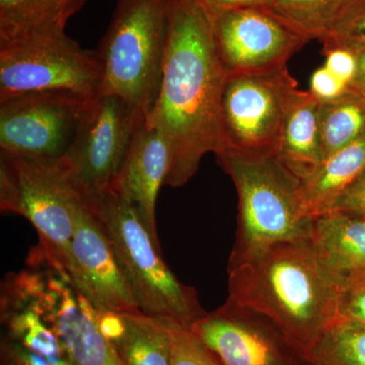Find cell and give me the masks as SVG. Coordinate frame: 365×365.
Returning a JSON list of instances; mask_svg holds the SVG:
<instances>
[{"label": "cell", "mask_w": 365, "mask_h": 365, "mask_svg": "<svg viewBox=\"0 0 365 365\" xmlns=\"http://www.w3.org/2000/svg\"><path fill=\"white\" fill-rule=\"evenodd\" d=\"M212 16L216 47L227 76L287 67L309 42L265 7L230 9Z\"/></svg>", "instance_id": "obj_12"}, {"label": "cell", "mask_w": 365, "mask_h": 365, "mask_svg": "<svg viewBox=\"0 0 365 365\" xmlns=\"http://www.w3.org/2000/svg\"><path fill=\"white\" fill-rule=\"evenodd\" d=\"M189 329L222 365H307L267 318L230 300Z\"/></svg>", "instance_id": "obj_13"}, {"label": "cell", "mask_w": 365, "mask_h": 365, "mask_svg": "<svg viewBox=\"0 0 365 365\" xmlns=\"http://www.w3.org/2000/svg\"><path fill=\"white\" fill-rule=\"evenodd\" d=\"M102 83L97 50L85 49L66 33L0 45V101L52 91L93 98Z\"/></svg>", "instance_id": "obj_9"}, {"label": "cell", "mask_w": 365, "mask_h": 365, "mask_svg": "<svg viewBox=\"0 0 365 365\" xmlns=\"http://www.w3.org/2000/svg\"><path fill=\"white\" fill-rule=\"evenodd\" d=\"M299 88L287 67L227 76L222 98L225 150L276 155Z\"/></svg>", "instance_id": "obj_10"}, {"label": "cell", "mask_w": 365, "mask_h": 365, "mask_svg": "<svg viewBox=\"0 0 365 365\" xmlns=\"http://www.w3.org/2000/svg\"><path fill=\"white\" fill-rule=\"evenodd\" d=\"M353 0H273L265 9L307 39L330 32Z\"/></svg>", "instance_id": "obj_22"}, {"label": "cell", "mask_w": 365, "mask_h": 365, "mask_svg": "<svg viewBox=\"0 0 365 365\" xmlns=\"http://www.w3.org/2000/svg\"><path fill=\"white\" fill-rule=\"evenodd\" d=\"M173 0H117L97 49L100 95L113 93L146 117L157 104L169 40Z\"/></svg>", "instance_id": "obj_5"}, {"label": "cell", "mask_w": 365, "mask_h": 365, "mask_svg": "<svg viewBox=\"0 0 365 365\" xmlns=\"http://www.w3.org/2000/svg\"><path fill=\"white\" fill-rule=\"evenodd\" d=\"M111 242L137 306L153 318L190 328L206 312L193 287L178 279L160 247L119 192L112 189L90 204Z\"/></svg>", "instance_id": "obj_4"}, {"label": "cell", "mask_w": 365, "mask_h": 365, "mask_svg": "<svg viewBox=\"0 0 365 365\" xmlns=\"http://www.w3.org/2000/svg\"><path fill=\"white\" fill-rule=\"evenodd\" d=\"M170 150L157 127L144 121L137 131L114 190L135 209L137 215L160 246L157 230V200L170 170Z\"/></svg>", "instance_id": "obj_15"}, {"label": "cell", "mask_w": 365, "mask_h": 365, "mask_svg": "<svg viewBox=\"0 0 365 365\" xmlns=\"http://www.w3.org/2000/svg\"><path fill=\"white\" fill-rule=\"evenodd\" d=\"M91 100L52 91L0 101V151L58 165L71 148Z\"/></svg>", "instance_id": "obj_11"}, {"label": "cell", "mask_w": 365, "mask_h": 365, "mask_svg": "<svg viewBox=\"0 0 365 365\" xmlns=\"http://www.w3.org/2000/svg\"><path fill=\"white\" fill-rule=\"evenodd\" d=\"M337 322L365 327V279L341 292Z\"/></svg>", "instance_id": "obj_26"}, {"label": "cell", "mask_w": 365, "mask_h": 365, "mask_svg": "<svg viewBox=\"0 0 365 365\" xmlns=\"http://www.w3.org/2000/svg\"><path fill=\"white\" fill-rule=\"evenodd\" d=\"M340 292L307 241L281 242L228 263V299L267 318L304 359L337 322Z\"/></svg>", "instance_id": "obj_2"}, {"label": "cell", "mask_w": 365, "mask_h": 365, "mask_svg": "<svg viewBox=\"0 0 365 365\" xmlns=\"http://www.w3.org/2000/svg\"><path fill=\"white\" fill-rule=\"evenodd\" d=\"M239 198V227L230 254L235 263L281 244L309 239L300 181L274 153L225 150L215 155Z\"/></svg>", "instance_id": "obj_3"}, {"label": "cell", "mask_w": 365, "mask_h": 365, "mask_svg": "<svg viewBox=\"0 0 365 365\" xmlns=\"http://www.w3.org/2000/svg\"><path fill=\"white\" fill-rule=\"evenodd\" d=\"M307 365H365V327L336 322L306 356Z\"/></svg>", "instance_id": "obj_23"}, {"label": "cell", "mask_w": 365, "mask_h": 365, "mask_svg": "<svg viewBox=\"0 0 365 365\" xmlns=\"http://www.w3.org/2000/svg\"><path fill=\"white\" fill-rule=\"evenodd\" d=\"M83 201L58 165L0 151V209L32 223L41 246L69 272L76 215Z\"/></svg>", "instance_id": "obj_8"}, {"label": "cell", "mask_w": 365, "mask_h": 365, "mask_svg": "<svg viewBox=\"0 0 365 365\" xmlns=\"http://www.w3.org/2000/svg\"><path fill=\"white\" fill-rule=\"evenodd\" d=\"M365 170V135L326 158L311 176L300 182L309 217L332 210L336 201Z\"/></svg>", "instance_id": "obj_20"}, {"label": "cell", "mask_w": 365, "mask_h": 365, "mask_svg": "<svg viewBox=\"0 0 365 365\" xmlns=\"http://www.w3.org/2000/svg\"><path fill=\"white\" fill-rule=\"evenodd\" d=\"M146 120L124 98H93L59 169L88 204L114 189L137 131Z\"/></svg>", "instance_id": "obj_7"}, {"label": "cell", "mask_w": 365, "mask_h": 365, "mask_svg": "<svg viewBox=\"0 0 365 365\" xmlns=\"http://www.w3.org/2000/svg\"><path fill=\"white\" fill-rule=\"evenodd\" d=\"M170 365H222L189 328L168 322Z\"/></svg>", "instance_id": "obj_25"}, {"label": "cell", "mask_w": 365, "mask_h": 365, "mask_svg": "<svg viewBox=\"0 0 365 365\" xmlns=\"http://www.w3.org/2000/svg\"><path fill=\"white\" fill-rule=\"evenodd\" d=\"M16 273L74 365H122L101 328L100 312L61 261L38 244Z\"/></svg>", "instance_id": "obj_6"}, {"label": "cell", "mask_w": 365, "mask_h": 365, "mask_svg": "<svg viewBox=\"0 0 365 365\" xmlns=\"http://www.w3.org/2000/svg\"><path fill=\"white\" fill-rule=\"evenodd\" d=\"M86 0H0V45L66 33Z\"/></svg>", "instance_id": "obj_19"}, {"label": "cell", "mask_w": 365, "mask_h": 365, "mask_svg": "<svg viewBox=\"0 0 365 365\" xmlns=\"http://www.w3.org/2000/svg\"><path fill=\"white\" fill-rule=\"evenodd\" d=\"M319 121L326 158L365 135V96L348 88L339 98L319 103Z\"/></svg>", "instance_id": "obj_21"}, {"label": "cell", "mask_w": 365, "mask_h": 365, "mask_svg": "<svg viewBox=\"0 0 365 365\" xmlns=\"http://www.w3.org/2000/svg\"><path fill=\"white\" fill-rule=\"evenodd\" d=\"M331 211L365 218V170L343 192Z\"/></svg>", "instance_id": "obj_29"}, {"label": "cell", "mask_w": 365, "mask_h": 365, "mask_svg": "<svg viewBox=\"0 0 365 365\" xmlns=\"http://www.w3.org/2000/svg\"><path fill=\"white\" fill-rule=\"evenodd\" d=\"M227 78L212 14L201 0H173L160 93L146 117L170 145L168 186H184L206 153L225 150L222 98Z\"/></svg>", "instance_id": "obj_1"}, {"label": "cell", "mask_w": 365, "mask_h": 365, "mask_svg": "<svg viewBox=\"0 0 365 365\" xmlns=\"http://www.w3.org/2000/svg\"><path fill=\"white\" fill-rule=\"evenodd\" d=\"M101 328L122 365H170L167 321L141 311L100 313Z\"/></svg>", "instance_id": "obj_17"}, {"label": "cell", "mask_w": 365, "mask_h": 365, "mask_svg": "<svg viewBox=\"0 0 365 365\" xmlns=\"http://www.w3.org/2000/svg\"><path fill=\"white\" fill-rule=\"evenodd\" d=\"M324 49L339 47L354 53L365 51V0H353L321 40Z\"/></svg>", "instance_id": "obj_24"}, {"label": "cell", "mask_w": 365, "mask_h": 365, "mask_svg": "<svg viewBox=\"0 0 365 365\" xmlns=\"http://www.w3.org/2000/svg\"><path fill=\"white\" fill-rule=\"evenodd\" d=\"M357 72L349 88L365 96V51L357 53Z\"/></svg>", "instance_id": "obj_31"}, {"label": "cell", "mask_w": 365, "mask_h": 365, "mask_svg": "<svg viewBox=\"0 0 365 365\" xmlns=\"http://www.w3.org/2000/svg\"><path fill=\"white\" fill-rule=\"evenodd\" d=\"M211 14L246 7H267L273 0H201Z\"/></svg>", "instance_id": "obj_30"}, {"label": "cell", "mask_w": 365, "mask_h": 365, "mask_svg": "<svg viewBox=\"0 0 365 365\" xmlns=\"http://www.w3.org/2000/svg\"><path fill=\"white\" fill-rule=\"evenodd\" d=\"M322 272L342 292L365 279V218L331 211L313 217L307 239Z\"/></svg>", "instance_id": "obj_16"}, {"label": "cell", "mask_w": 365, "mask_h": 365, "mask_svg": "<svg viewBox=\"0 0 365 365\" xmlns=\"http://www.w3.org/2000/svg\"><path fill=\"white\" fill-rule=\"evenodd\" d=\"M349 86L338 78L325 66L317 69L311 78L309 91L319 102L335 100L348 90Z\"/></svg>", "instance_id": "obj_28"}, {"label": "cell", "mask_w": 365, "mask_h": 365, "mask_svg": "<svg viewBox=\"0 0 365 365\" xmlns=\"http://www.w3.org/2000/svg\"><path fill=\"white\" fill-rule=\"evenodd\" d=\"M326 56L325 66L338 78L348 86L351 85L357 72V54L344 49L333 47L324 49Z\"/></svg>", "instance_id": "obj_27"}, {"label": "cell", "mask_w": 365, "mask_h": 365, "mask_svg": "<svg viewBox=\"0 0 365 365\" xmlns=\"http://www.w3.org/2000/svg\"><path fill=\"white\" fill-rule=\"evenodd\" d=\"M319 101L309 91H299L288 110L276 157L300 182L325 160L319 130Z\"/></svg>", "instance_id": "obj_18"}, {"label": "cell", "mask_w": 365, "mask_h": 365, "mask_svg": "<svg viewBox=\"0 0 365 365\" xmlns=\"http://www.w3.org/2000/svg\"><path fill=\"white\" fill-rule=\"evenodd\" d=\"M71 273L100 313L140 311L118 264L111 242L86 201L76 215Z\"/></svg>", "instance_id": "obj_14"}]
</instances>
